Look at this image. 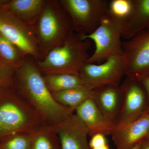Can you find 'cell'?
<instances>
[{
  "label": "cell",
  "instance_id": "6da1fadb",
  "mask_svg": "<svg viewBox=\"0 0 149 149\" xmlns=\"http://www.w3.org/2000/svg\"><path fill=\"white\" fill-rule=\"evenodd\" d=\"M11 85L37 112L45 125L55 126L75 111L56 102L37 61L31 56L27 55L22 66L15 70Z\"/></svg>",
  "mask_w": 149,
  "mask_h": 149
},
{
  "label": "cell",
  "instance_id": "7a4b0ae2",
  "mask_svg": "<svg viewBox=\"0 0 149 149\" xmlns=\"http://www.w3.org/2000/svg\"><path fill=\"white\" fill-rule=\"evenodd\" d=\"M0 88V142L19 134H31L45 125L37 112L13 88Z\"/></svg>",
  "mask_w": 149,
  "mask_h": 149
},
{
  "label": "cell",
  "instance_id": "3957f363",
  "mask_svg": "<svg viewBox=\"0 0 149 149\" xmlns=\"http://www.w3.org/2000/svg\"><path fill=\"white\" fill-rule=\"evenodd\" d=\"M31 27L42 60L73 32L70 17L58 0H46L40 16Z\"/></svg>",
  "mask_w": 149,
  "mask_h": 149
},
{
  "label": "cell",
  "instance_id": "277c9868",
  "mask_svg": "<svg viewBox=\"0 0 149 149\" xmlns=\"http://www.w3.org/2000/svg\"><path fill=\"white\" fill-rule=\"evenodd\" d=\"M91 40L72 32L61 46L54 48L42 60L37 61L43 74H79L90 56Z\"/></svg>",
  "mask_w": 149,
  "mask_h": 149
},
{
  "label": "cell",
  "instance_id": "5b68a950",
  "mask_svg": "<svg viewBox=\"0 0 149 149\" xmlns=\"http://www.w3.org/2000/svg\"><path fill=\"white\" fill-rule=\"evenodd\" d=\"M124 22L114 18L107 13L100 26L90 35L81 36L83 40L94 42L95 49L86 63L105 61L115 56L123 54L122 31Z\"/></svg>",
  "mask_w": 149,
  "mask_h": 149
},
{
  "label": "cell",
  "instance_id": "8992f818",
  "mask_svg": "<svg viewBox=\"0 0 149 149\" xmlns=\"http://www.w3.org/2000/svg\"><path fill=\"white\" fill-rule=\"evenodd\" d=\"M72 22L73 32L90 35L107 16L109 1L107 0H59Z\"/></svg>",
  "mask_w": 149,
  "mask_h": 149
},
{
  "label": "cell",
  "instance_id": "52a82bcc",
  "mask_svg": "<svg viewBox=\"0 0 149 149\" xmlns=\"http://www.w3.org/2000/svg\"><path fill=\"white\" fill-rule=\"evenodd\" d=\"M0 33L27 55L37 61L42 60L37 39L32 27L18 17L0 7Z\"/></svg>",
  "mask_w": 149,
  "mask_h": 149
},
{
  "label": "cell",
  "instance_id": "ba28073f",
  "mask_svg": "<svg viewBox=\"0 0 149 149\" xmlns=\"http://www.w3.org/2000/svg\"><path fill=\"white\" fill-rule=\"evenodd\" d=\"M79 75L84 85L92 91L107 86L119 87L125 75L123 56L112 57L101 64L86 63Z\"/></svg>",
  "mask_w": 149,
  "mask_h": 149
},
{
  "label": "cell",
  "instance_id": "9c48e42d",
  "mask_svg": "<svg viewBox=\"0 0 149 149\" xmlns=\"http://www.w3.org/2000/svg\"><path fill=\"white\" fill-rule=\"evenodd\" d=\"M119 87L122 102L115 128L122 127L136 120L148 107L146 91L139 79L126 76Z\"/></svg>",
  "mask_w": 149,
  "mask_h": 149
},
{
  "label": "cell",
  "instance_id": "30bf717a",
  "mask_svg": "<svg viewBox=\"0 0 149 149\" xmlns=\"http://www.w3.org/2000/svg\"><path fill=\"white\" fill-rule=\"evenodd\" d=\"M125 76L137 78L149 71V29L123 42Z\"/></svg>",
  "mask_w": 149,
  "mask_h": 149
},
{
  "label": "cell",
  "instance_id": "8fae6325",
  "mask_svg": "<svg viewBox=\"0 0 149 149\" xmlns=\"http://www.w3.org/2000/svg\"><path fill=\"white\" fill-rule=\"evenodd\" d=\"M53 127L58 136L61 149H91L88 128L75 113Z\"/></svg>",
  "mask_w": 149,
  "mask_h": 149
},
{
  "label": "cell",
  "instance_id": "7c38bea8",
  "mask_svg": "<svg viewBox=\"0 0 149 149\" xmlns=\"http://www.w3.org/2000/svg\"><path fill=\"white\" fill-rule=\"evenodd\" d=\"M111 136L117 149H131L149 136V111L122 127L115 128Z\"/></svg>",
  "mask_w": 149,
  "mask_h": 149
},
{
  "label": "cell",
  "instance_id": "4fadbf2b",
  "mask_svg": "<svg viewBox=\"0 0 149 149\" xmlns=\"http://www.w3.org/2000/svg\"><path fill=\"white\" fill-rule=\"evenodd\" d=\"M75 111V114L88 128L91 137L99 133L105 136L110 135L115 128V123L103 114L92 98L81 104Z\"/></svg>",
  "mask_w": 149,
  "mask_h": 149
},
{
  "label": "cell",
  "instance_id": "5bb4252c",
  "mask_svg": "<svg viewBox=\"0 0 149 149\" xmlns=\"http://www.w3.org/2000/svg\"><path fill=\"white\" fill-rule=\"evenodd\" d=\"M92 98L108 119L116 123L122 102L120 87L107 86L92 90Z\"/></svg>",
  "mask_w": 149,
  "mask_h": 149
},
{
  "label": "cell",
  "instance_id": "9a60e30c",
  "mask_svg": "<svg viewBox=\"0 0 149 149\" xmlns=\"http://www.w3.org/2000/svg\"><path fill=\"white\" fill-rule=\"evenodd\" d=\"M149 29V0H132L130 15L124 23L122 37L126 40Z\"/></svg>",
  "mask_w": 149,
  "mask_h": 149
},
{
  "label": "cell",
  "instance_id": "2e32d148",
  "mask_svg": "<svg viewBox=\"0 0 149 149\" xmlns=\"http://www.w3.org/2000/svg\"><path fill=\"white\" fill-rule=\"evenodd\" d=\"M46 0H8L1 8L13 13L30 27L40 16Z\"/></svg>",
  "mask_w": 149,
  "mask_h": 149
},
{
  "label": "cell",
  "instance_id": "e0dca14e",
  "mask_svg": "<svg viewBox=\"0 0 149 149\" xmlns=\"http://www.w3.org/2000/svg\"><path fill=\"white\" fill-rule=\"evenodd\" d=\"M52 94L58 103L75 111L85 101L92 98L93 91L84 85L65 91L52 92Z\"/></svg>",
  "mask_w": 149,
  "mask_h": 149
},
{
  "label": "cell",
  "instance_id": "ac0fdd59",
  "mask_svg": "<svg viewBox=\"0 0 149 149\" xmlns=\"http://www.w3.org/2000/svg\"><path fill=\"white\" fill-rule=\"evenodd\" d=\"M27 55L0 33V63L18 69L24 63Z\"/></svg>",
  "mask_w": 149,
  "mask_h": 149
},
{
  "label": "cell",
  "instance_id": "d6986e66",
  "mask_svg": "<svg viewBox=\"0 0 149 149\" xmlns=\"http://www.w3.org/2000/svg\"><path fill=\"white\" fill-rule=\"evenodd\" d=\"M45 82L51 92L65 91L84 86L79 74H43Z\"/></svg>",
  "mask_w": 149,
  "mask_h": 149
},
{
  "label": "cell",
  "instance_id": "ffe728a7",
  "mask_svg": "<svg viewBox=\"0 0 149 149\" xmlns=\"http://www.w3.org/2000/svg\"><path fill=\"white\" fill-rule=\"evenodd\" d=\"M31 149H61L53 126L44 125L32 133Z\"/></svg>",
  "mask_w": 149,
  "mask_h": 149
},
{
  "label": "cell",
  "instance_id": "44dd1931",
  "mask_svg": "<svg viewBox=\"0 0 149 149\" xmlns=\"http://www.w3.org/2000/svg\"><path fill=\"white\" fill-rule=\"evenodd\" d=\"M132 0H112L108 4V14L125 23L131 12Z\"/></svg>",
  "mask_w": 149,
  "mask_h": 149
},
{
  "label": "cell",
  "instance_id": "7402d4cb",
  "mask_svg": "<svg viewBox=\"0 0 149 149\" xmlns=\"http://www.w3.org/2000/svg\"><path fill=\"white\" fill-rule=\"evenodd\" d=\"M32 134L9 137L0 142V149H31Z\"/></svg>",
  "mask_w": 149,
  "mask_h": 149
},
{
  "label": "cell",
  "instance_id": "603a6c76",
  "mask_svg": "<svg viewBox=\"0 0 149 149\" xmlns=\"http://www.w3.org/2000/svg\"><path fill=\"white\" fill-rule=\"evenodd\" d=\"M15 71L12 67L0 63V88L11 85Z\"/></svg>",
  "mask_w": 149,
  "mask_h": 149
},
{
  "label": "cell",
  "instance_id": "cb8c5ba5",
  "mask_svg": "<svg viewBox=\"0 0 149 149\" xmlns=\"http://www.w3.org/2000/svg\"><path fill=\"white\" fill-rule=\"evenodd\" d=\"M105 136L104 134L99 133L91 136L89 142L90 149L96 148L108 145Z\"/></svg>",
  "mask_w": 149,
  "mask_h": 149
},
{
  "label": "cell",
  "instance_id": "d4e9b609",
  "mask_svg": "<svg viewBox=\"0 0 149 149\" xmlns=\"http://www.w3.org/2000/svg\"><path fill=\"white\" fill-rule=\"evenodd\" d=\"M136 78L139 79V81L142 83L146 91L148 99V107L146 111H149V71Z\"/></svg>",
  "mask_w": 149,
  "mask_h": 149
},
{
  "label": "cell",
  "instance_id": "484cf974",
  "mask_svg": "<svg viewBox=\"0 0 149 149\" xmlns=\"http://www.w3.org/2000/svg\"><path fill=\"white\" fill-rule=\"evenodd\" d=\"M140 149H149V141L146 140L141 144Z\"/></svg>",
  "mask_w": 149,
  "mask_h": 149
},
{
  "label": "cell",
  "instance_id": "4316f807",
  "mask_svg": "<svg viewBox=\"0 0 149 149\" xmlns=\"http://www.w3.org/2000/svg\"><path fill=\"white\" fill-rule=\"evenodd\" d=\"M93 149H112L109 148V146L108 145H106V146H103L99 148H94Z\"/></svg>",
  "mask_w": 149,
  "mask_h": 149
},
{
  "label": "cell",
  "instance_id": "83f0119b",
  "mask_svg": "<svg viewBox=\"0 0 149 149\" xmlns=\"http://www.w3.org/2000/svg\"><path fill=\"white\" fill-rule=\"evenodd\" d=\"M8 1V0H0V7H2Z\"/></svg>",
  "mask_w": 149,
  "mask_h": 149
},
{
  "label": "cell",
  "instance_id": "f1b7e54d",
  "mask_svg": "<svg viewBox=\"0 0 149 149\" xmlns=\"http://www.w3.org/2000/svg\"><path fill=\"white\" fill-rule=\"evenodd\" d=\"M141 143L138 144V145H136V146H135V147H133V148H132L131 149H140V147H141Z\"/></svg>",
  "mask_w": 149,
  "mask_h": 149
},
{
  "label": "cell",
  "instance_id": "f546056e",
  "mask_svg": "<svg viewBox=\"0 0 149 149\" xmlns=\"http://www.w3.org/2000/svg\"><path fill=\"white\" fill-rule=\"evenodd\" d=\"M147 140H149V136H148V139H147Z\"/></svg>",
  "mask_w": 149,
  "mask_h": 149
},
{
  "label": "cell",
  "instance_id": "4dcf8cb0",
  "mask_svg": "<svg viewBox=\"0 0 149 149\" xmlns=\"http://www.w3.org/2000/svg\"></svg>",
  "mask_w": 149,
  "mask_h": 149
}]
</instances>
